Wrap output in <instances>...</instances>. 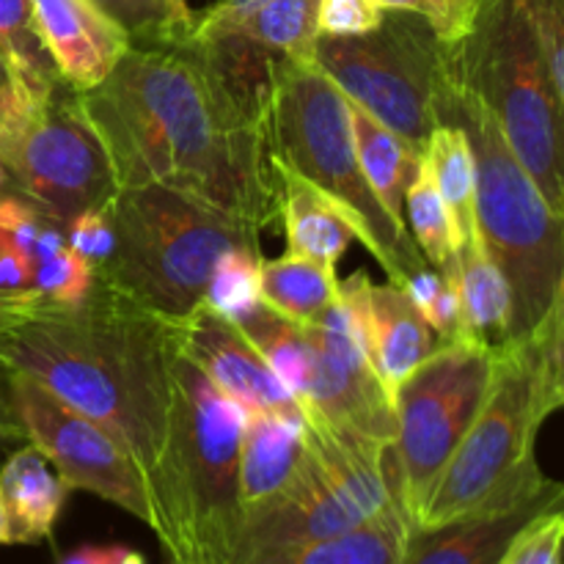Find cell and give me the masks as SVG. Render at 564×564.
Masks as SVG:
<instances>
[{
	"mask_svg": "<svg viewBox=\"0 0 564 564\" xmlns=\"http://www.w3.org/2000/svg\"><path fill=\"white\" fill-rule=\"evenodd\" d=\"M80 105L116 187L165 185L259 235L281 220L273 110L248 105L193 39L130 47Z\"/></svg>",
	"mask_w": 564,
	"mask_h": 564,
	"instance_id": "1",
	"label": "cell"
},
{
	"mask_svg": "<svg viewBox=\"0 0 564 564\" xmlns=\"http://www.w3.org/2000/svg\"><path fill=\"white\" fill-rule=\"evenodd\" d=\"M411 532L413 521L405 507H391L352 532L270 551L242 564H400Z\"/></svg>",
	"mask_w": 564,
	"mask_h": 564,
	"instance_id": "22",
	"label": "cell"
},
{
	"mask_svg": "<svg viewBox=\"0 0 564 564\" xmlns=\"http://www.w3.org/2000/svg\"><path fill=\"white\" fill-rule=\"evenodd\" d=\"M102 564H147V560L124 545H110V549H102Z\"/></svg>",
	"mask_w": 564,
	"mask_h": 564,
	"instance_id": "45",
	"label": "cell"
},
{
	"mask_svg": "<svg viewBox=\"0 0 564 564\" xmlns=\"http://www.w3.org/2000/svg\"><path fill=\"white\" fill-rule=\"evenodd\" d=\"M463 3H466V9L474 14V11H477V6H479V0H463Z\"/></svg>",
	"mask_w": 564,
	"mask_h": 564,
	"instance_id": "50",
	"label": "cell"
},
{
	"mask_svg": "<svg viewBox=\"0 0 564 564\" xmlns=\"http://www.w3.org/2000/svg\"><path fill=\"white\" fill-rule=\"evenodd\" d=\"M549 69L564 99V0H527Z\"/></svg>",
	"mask_w": 564,
	"mask_h": 564,
	"instance_id": "38",
	"label": "cell"
},
{
	"mask_svg": "<svg viewBox=\"0 0 564 564\" xmlns=\"http://www.w3.org/2000/svg\"><path fill=\"white\" fill-rule=\"evenodd\" d=\"M169 438L149 499L171 564H231L242 532L240 444L246 411L176 350Z\"/></svg>",
	"mask_w": 564,
	"mask_h": 564,
	"instance_id": "3",
	"label": "cell"
},
{
	"mask_svg": "<svg viewBox=\"0 0 564 564\" xmlns=\"http://www.w3.org/2000/svg\"><path fill=\"white\" fill-rule=\"evenodd\" d=\"M386 9L378 0H319V36H361L383 22Z\"/></svg>",
	"mask_w": 564,
	"mask_h": 564,
	"instance_id": "36",
	"label": "cell"
},
{
	"mask_svg": "<svg viewBox=\"0 0 564 564\" xmlns=\"http://www.w3.org/2000/svg\"><path fill=\"white\" fill-rule=\"evenodd\" d=\"M31 286H36L39 292H44L50 301L61 303V306H80L94 286V268L80 253L64 246L55 257L44 259L33 268Z\"/></svg>",
	"mask_w": 564,
	"mask_h": 564,
	"instance_id": "35",
	"label": "cell"
},
{
	"mask_svg": "<svg viewBox=\"0 0 564 564\" xmlns=\"http://www.w3.org/2000/svg\"><path fill=\"white\" fill-rule=\"evenodd\" d=\"M28 444L25 424H22L20 413L14 405V389H11V369L9 364L0 358V463Z\"/></svg>",
	"mask_w": 564,
	"mask_h": 564,
	"instance_id": "41",
	"label": "cell"
},
{
	"mask_svg": "<svg viewBox=\"0 0 564 564\" xmlns=\"http://www.w3.org/2000/svg\"><path fill=\"white\" fill-rule=\"evenodd\" d=\"M31 9L55 69L77 91L97 88L132 47L94 0H31Z\"/></svg>",
	"mask_w": 564,
	"mask_h": 564,
	"instance_id": "17",
	"label": "cell"
},
{
	"mask_svg": "<svg viewBox=\"0 0 564 564\" xmlns=\"http://www.w3.org/2000/svg\"><path fill=\"white\" fill-rule=\"evenodd\" d=\"M66 246L80 253L94 270L105 264L113 253V226H110L105 207L86 209L66 226Z\"/></svg>",
	"mask_w": 564,
	"mask_h": 564,
	"instance_id": "37",
	"label": "cell"
},
{
	"mask_svg": "<svg viewBox=\"0 0 564 564\" xmlns=\"http://www.w3.org/2000/svg\"><path fill=\"white\" fill-rule=\"evenodd\" d=\"M562 494L564 482H554L523 505L474 512L444 527L413 529L400 564H499L510 540Z\"/></svg>",
	"mask_w": 564,
	"mask_h": 564,
	"instance_id": "18",
	"label": "cell"
},
{
	"mask_svg": "<svg viewBox=\"0 0 564 564\" xmlns=\"http://www.w3.org/2000/svg\"><path fill=\"white\" fill-rule=\"evenodd\" d=\"M61 564H102V549H94V545H86V549L72 551Z\"/></svg>",
	"mask_w": 564,
	"mask_h": 564,
	"instance_id": "46",
	"label": "cell"
},
{
	"mask_svg": "<svg viewBox=\"0 0 564 564\" xmlns=\"http://www.w3.org/2000/svg\"><path fill=\"white\" fill-rule=\"evenodd\" d=\"M391 507H405L394 444L306 416V452L295 477L264 510L246 518L231 564L352 532Z\"/></svg>",
	"mask_w": 564,
	"mask_h": 564,
	"instance_id": "9",
	"label": "cell"
},
{
	"mask_svg": "<svg viewBox=\"0 0 564 564\" xmlns=\"http://www.w3.org/2000/svg\"><path fill=\"white\" fill-rule=\"evenodd\" d=\"M352 116V138H356L358 163H361L364 176L372 185L375 196L383 202L394 218H402V202L411 182L416 180L422 169V152L405 138L397 135L386 124H380L372 113L350 102Z\"/></svg>",
	"mask_w": 564,
	"mask_h": 564,
	"instance_id": "24",
	"label": "cell"
},
{
	"mask_svg": "<svg viewBox=\"0 0 564 564\" xmlns=\"http://www.w3.org/2000/svg\"><path fill=\"white\" fill-rule=\"evenodd\" d=\"M424 163L433 174L435 187L449 209L457 235V253L479 240L477 226V174L466 132L457 124H438L424 143Z\"/></svg>",
	"mask_w": 564,
	"mask_h": 564,
	"instance_id": "26",
	"label": "cell"
},
{
	"mask_svg": "<svg viewBox=\"0 0 564 564\" xmlns=\"http://www.w3.org/2000/svg\"><path fill=\"white\" fill-rule=\"evenodd\" d=\"M314 66L352 105L424 152L446 83V42L427 17L386 11L361 36H319Z\"/></svg>",
	"mask_w": 564,
	"mask_h": 564,
	"instance_id": "10",
	"label": "cell"
},
{
	"mask_svg": "<svg viewBox=\"0 0 564 564\" xmlns=\"http://www.w3.org/2000/svg\"><path fill=\"white\" fill-rule=\"evenodd\" d=\"M446 72L494 116L512 154L564 220V99L527 0H479L446 42Z\"/></svg>",
	"mask_w": 564,
	"mask_h": 564,
	"instance_id": "5",
	"label": "cell"
},
{
	"mask_svg": "<svg viewBox=\"0 0 564 564\" xmlns=\"http://www.w3.org/2000/svg\"><path fill=\"white\" fill-rule=\"evenodd\" d=\"M303 328L312 347V380L301 402L306 416L323 419L375 444H394V394L361 347L350 308L339 297L317 323Z\"/></svg>",
	"mask_w": 564,
	"mask_h": 564,
	"instance_id": "14",
	"label": "cell"
},
{
	"mask_svg": "<svg viewBox=\"0 0 564 564\" xmlns=\"http://www.w3.org/2000/svg\"><path fill=\"white\" fill-rule=\"evenodd\" d=\"M0 163L17 193L61 229L119 191L102 141L83 113L80 91L58 83L17 135L0 143Z\"/></svg>",
	"mask_w": 564,
	"mask_h": 564,
	"instance_id": "12",
	"label": "cell"
},
{
	"mask_svg": "<svg viewBox=\"0 0 564 564\" xmlns=\"http://www.w3.org/2000/svg\"><path fill=\"white\" fill-rule=\"evenodd\" d=\"M438 124H457L471 143L479 240L512 292L510 345L532 339L564 281V220L512 154L494 116L449 72Z\"/></svg>",
	"mask_w": 564,
	"mask_h": 564,
	"instance_id": "4",
	"label": "cell"
},
{
	"mask_svg": "<svg viewBox=\"0 0 564 564\" xmlns=\"http://www.w3.org/2000/svg\"><path fill=\"white\" fill-rule=\"evenodd\" d=\"M540 369V394H543L545 416L564 411V281L556 292L551 312L532 336Z\"/></svg>",
	"mask_w": 564,
	"mask_h": 564,
	"instance_id": "33",
	"label": "cell"
},
{
	"mask_svg": "<svg viewBox=\"0 0 564 564\" xmlns=\"http://www.w3.org/2000/svg\"><path fill=\"white\" fill-rule=\"evenodd\" d=\"M0 358L113 433L149 479L163 455L174 408L171 319L94 273L80 306H64L0 336Z\"/></svg>",
	"mask_w": 564,
	"mask_h": 564,
	"instance_id": "2",
	"label": "cell"
},
{
	"mask_svg": "<svg viewBox=\"0 0 564 564\" xmlns=\"http://www.w3.org/2000/svg\"><path fill=\"white\" fill-rule=\"evenodd\" d=\"M336 268L312 259L284 253L279 259H262L259 268V295L264 306L297 325H312L339 301Z\"/></svg>",
	"mask_w": 564,
	"mask_h": 564,
	"instance_id": "25",
	"label": "cell"
},
{
	"mask_svg": "<svg viewBox=\"0 0 564 564\" xmlns=\"http://www.w3.org/2000/svg\"><path fill=\"white\" fill-rule=\"evenodd\" d=\"M496 356L468 341H438L394 391V457L413 529L457 444L477 419Z\"/></svg>",
	"mask_w": 564,
	"mask_h": 564,
	"instance_id": "11",
	"label": "cell"
},
{
	"mask_svg": "<svg viewBox=\"0 0 564 564\" xmlns=\"http://www.w3.org/2000/svg\"><path fill=\"white\" fill-rule=\"evenodd\" d=\"M564 562V494L532 518L501 554L499 564H562Z\"/></svg>",
	"mask_w": 564,
	"mask_h": 564,
	"instance_id": "34",
	"label": "cell"
},
{
	"mask_svg": "<svg viewBox=\"0 0 564 564\" xmlns=\"http://www.w3.org/2000/svg\"><path fill=\"white\" fill-rule=\"evenodd\" d=\"M33 262L0 235V286H31Z\"/></svg>",
	"mask_w": 564,
	"mask_h": 564,
	"instance_id": "44",
	"label": "cell"
},
{
	"mask_svg": "<svg viewBox=\"0 0 564 564\" xmlns=\"http://www.w3.org/2000/svg\"><path fill=\"white\" fill-rule=\"evenodd\" d=\"M11 389L28 444L53 463L69 490H88L130 512L154 532L147 474L132 452L102 424L77 413L28 375L11 369Z\"/></svg>",
	"mask_w": 564,
	"mask_h": 564,
	"instance_id": "13",
	"label": "cell"
},
{
	"mask_svg": "<svg viewBox=\"0 0 564 564\" xmlns=\"http://www.w3.org/2000/svg\"><path fill=\"white\" fill-rule=\"evenodd\" d=\"M113 253L94 273L165 319L204 303L215 264L231 248H259V231L165 185L119 187L105 204Z\"/></svg>",
	"mask_w": 564,
	"mask_h": 564,
	"instance_id": "7",
	"label": "cell"
},
{
	"mask_svg": "<svg viewBox=\"0 0 564 564\" xmlns=\"http://www.w3.org/2000/svg\"><path fill=\"white\" fill-rule=\"evenodd\" d=\"M0 58L9 69V80L39 99L64 83L39 36L31 0H0Z\"/></svg>",
	"mask_w": 564,
	"mask_h": 564,
	"instance_id": "28",
	"label": "cell"
},
{
	"mask_svg": "<svg viewBox=\"0 0 564 564\" xmlns=\"http://www.w3.org/2000/svg\"><path fill=\"white\" fill-rule=\"evenodd\" d=\"M171 336L180 356L196 364L246 413H275L306 422L303 405L259 356L257 347L231 319L220 317L207 303H198L185 317L171 319Z\"/></svg>",
	"mask_w": 564,
	"mask_h": 564,
	"instance_id": "15",
	"label": "cell"
},
{
	"mask_svg": "<svg viewBox=\"0 0 564 564\" xmlns=\"http://www.w3.org/2000/svg\"><path fill=\"white\" fill-rule=\"evenodd\" d=\"M402 218H405L408 231H411V237L416 240L424 259H427L444 279L457 281L455 226H452L449 209H446L444 198H441L438 187H435L433 174H430L427 163H424V154L416 180H413L411 187L405 191Z\"/></svg>",
	"mask_w": 564,
	"mask_h": 564,
	"instance_id": "30",
	"label": "cell"
},
{
	"mask_svg": "<svg viewBox=\"0 0 564 564\" xmlns=\"http://www.w3.org/2000/svg\"><path fill=\"white\" fill-rule=\"evenodd\" d=\"M273 158L317 187L350 224L356 240L402 286L430 268L405 220L375 196L358 163L350 99L314 64L281 58L273 94Z\"/></svg>",
	"mask_w": 564,
	"mask_h": 564,
	"instance_id": "6",
	"label": "cell"
},
{
	"mask_svg": "<svg viewBox=\"0 0 564 564\" xmlns=\"http://www.w3.org/2000/svg\"><path fill=\"white\" fill-rule=\"evenodd\" d=\"M306 452V422L246 413L240 444V505L242 523L270 505L295 477Z\"/></svg>",
	"mask_w": 564,
	"mask_h": 564,
	"instance_id": "19",
	"label": "cell"
},
{
	"mask_svg": "<svg viewBox=\"0 0 564 564\" xmlns=\"http://www.w3.org/2000/svg\"><path fill=\"white\" fill-rule=\"evenodd\" d=\"M0 545H9V521H6L3 496H0Z\"/></svg>",
	"mask_w": 564,
	"mask_h": 564,
	"instance_id": "48",
	"label": "cell"
},
{
	"mask_svg": "<svg viewBox=\"0 0 564 564\" xmlns=\"http://www.w3.org/2000/svg\"><path fill=\"white\" fill-rule=\"evenodd\" d=\"M0 235L14 242L36 268L44 259L55 257L66 246V229L47 218L42 209L33 207L28 198L0 196Z\"/></svg>",
	"mask_w": 564,
	"mask_h": 564,
	"instance_id": "32",
	"label": "cell"
},
{
	"mask_svg": "<svg viewBox=\"0 0 564 564\" xmlns=\"http://www.w3.org/2000/svg\"><path fill=\"white\" fill-rule=\"evenodd\" d=\"M452 9H455L457 25H460V33H463V31H466L468 20H471V11L466 9V3H463V0H452ZM460 33H457V36H460Z\"/></svg>",
	"mask_w": 564,
	"mask_h": 564,
	"instance_id": "47",
	"label": "cell"
},
{
	"mask_svg": "<svg viewBox=\"0 0 564 564\" xmlns=\"http://www.w3.org/2000/svg\"><path fill=\"white\" fill-rule=\"evenodd\" d=\"M317 6L319 0H268L229 33H240L284 55L292 64H314V50L319 42Z\"/></svg>",
	"mask_w": 564,
	"mask_h": 564,
	"instance_id": "29",
	"label": "cell"
},
{
	"mask_svg": "<svg viewBox=\"0 0 564 564\" xmlns=\"http://www.w3.org/2000/svg\"><path fill=\"white\" fill-rule=\"evenodd\" d=\"M281 169V224L286 235V253L312 259V262L336 268L356 231L345 220V215L323 196L303 176Z\"/></svg>",
	"mask_w": 564,
	"mask_h": 564,
	"instance_id": "21",
	"label": "cell"
},
{
	"mask_svg": "<svg viewBox=\"0 0 564 564\" xmlns=\"http://www.w3.org/2000/svg\"><path fill=\"white\" fill-rule=\"evenodd\" d=\"M6 180H9V174H6V169H3V163H0V191H3V185H6Z\"/></svg>",
	"mask_w": 564,
	"mask_h": 564,
	"instance_id": "51",
	"label": "cell"
},
{
	"mask_svg": "<svg viewBox=\"0 0 564 564\" xmlns=\"http://www.w3.org/2000/svg\"><path fill=\"white\" fill-rule=\"evenodd\" d=\"M237 328L246 334L259 350V356L268 361V367L279 375L281 383L290 389L297 402H303L312 380V347H308L306 328L292 319L281 317L270 306L259 303L240 319H235Z\"/></svg>",
	"mask_w": 564,
	"mask_h": 564,
	"instance_id": "27",
	"label": "cell"
},
{
	"mask_svg": "<svg viewBox=\"0 0 564 564\" xmlns=\"http://www.w3.org/2000/svg\"><path fill=\"white\" fill-rule=\"evenodd\" d=\"M39 102H42V99L33 97V94L25 91L22 86H17L14 80L0 86V143H6L11 135H17V132L25 127V121L33 116V110L39 108Z\"/></svg>",
	"mask_w": 564,
	"mask_h": 564,
	"instance_id": "42",
	"label": "cell"
},
{
	"mask_svg": "<svg viewBox=\"0 0 564 564\" xmlns=\"http://www.w3.org/2000/svg\"><path fill=\"white\" fill-rule=\"evenodd\" d=\"M545 419L534 345H507L496 352L488 397L441 471L416 529L505 510L545 494L556 482L534 457Z\"/></svg>",
	"mask_w": 564,
	"mask_h": 564,
	"instance_id": "8",
	"label": "cell"
},
{
	"mask_svg": "<svg viewBox=\"0 0 564 564\" xmlns=\"http://www.w3.org/2000/svg\"><path fill=\"white\" fill-rule=\"evenodd\" d=\"M69 494V485L36 446L22 444L11 452L0 463V496L9 521V545L47 540Z\"/></svg>",
	"mask_w": 564,
	"mask_h": 564,
	"instance_id": "20",
	"label": "cell"
},
{
	"mask_svg": "<svg viewBox=\"0 0 564 564\" xmlns=\"http://www.w3.org/2000/svg\"><path fill=\"white\" fill-rule=\"evenodd\" d=\"M259 268H262V251L259 248H231L215 264L209 279L204 303L226 319H240L251 308L262 303L259 295Z\"/></svg>",
	"mask_w": 564,
	"mask_h": 564,
	"instance_id": "31",
	"label": "cell"
},
{
	"mask_svg": "<svg viewBox=\"0 0 564 564\" xmlns=\"http://www.w3.org/2000/svg\"><path fill=\"white\" fill-rule=\"evenodd\" d=\"M64 308L36 286H0V336Z\"/></svg>",
	"mask_w": 564,
	"mask_h": 564,
	"instance_id": "39",
	"label": "cell"
},
{
	"mask_svg": "<svg viewBox=\"0 0 564 564\" xmlns=\"http://www.w3.org/2000/svg\"><path fill=\"white\" fill-rule=\"evenodd\" d=\"M3 83H9V69H6L3 58H0V86H3Z\"/></svg>",
	"mask_w": 564,
	"mask_h": 564,
	"instance_id": "49",
	"label": "cell"
},
{
	"mask_svg": "<svg viewBox=\"0 0 564 564\" xmlns=\"http://www.w3.org/2000/svg\"><path fill=\"white\" fill-rule=\"evenodd\" d=\"M457 292L468 339L494 356L505 350L512 330V292L482 240L457 253Z\"/></svg>",
	"mask_w": 564,
	"mask_h": 564,
	"instance_id": "23",
	"label": "cell"
},
{
	"mask_svg": "<svg viewBox=\"0 0 564 564\" xmlns=\"http://www.w3.org/2000/svg\"><path fill=\"white\" fill-rule=\"evenodd\" d=\"M268 0H215L204 11L193 14V39H209L220 36V33H229L237 22L246 20L248 14H253L257 9Z\"/></svg>",
	"mask_w": 564,
	"mask_h": 564,
	"instance_id": "40",
	"label": "cell"
},
{
	"mask_svg": "<svg viewBox=\"0 0 564 564\" xmlns=\"http://www.w3.org/2000/svg\"><path fill=\"white\" fill-rule=\"evenodd\" d=\"M339 297L356 319L358 339L375 372L394 394L413 369L435 350L433 328L419 314L405 290L397 284H375L364 270L339 284Z\"/></svg>",
	"mask_w": 564,
	"mask_h": 564,
	"instance_id": "16",
	"label": "cell"
},
{
	"mask_svg": "<svg viewBox=\"0 0 564 564\" xmlns=\"http://www.w3.org/2000/svg\"><path fill=\"white\" fill-rule=\"evenodd\" d=\"M378 3L386 11H413V14L427 17L444 42H449V39H455L460 33L452 0H378Z\"/></svg>",
	"mask_w": 564,
	"mask_h": 564,
	"instance_id": "43",
	"label": "cell"
}]
</instances>
